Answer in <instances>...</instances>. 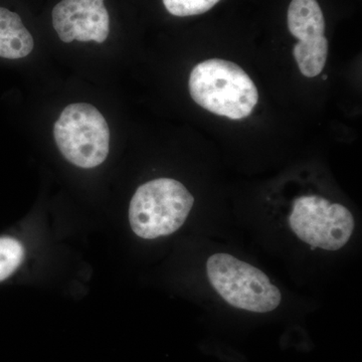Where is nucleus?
<instances>
[{
  "mask_svg": "<svg viewBox=\"0 0 362 362\" xmlns=\"http://www.w3.org/2000/svg\"><path fill=\"white\" fill-rule=\"evenodd\" d=\"M190 96L202 108L232 120L251 115L259 92L249 75L233 62L211 59L197 64L188 81Z\"/></svg>",
  "mask_w": 362,
  "mask_h": 362,
  "instance_id": "1",
  "label": "nucleus"
},
{
  "mask_svg": "<svg viewBox=\"0 0 362 362\" xmlns=\"http://www.w3.org/2000/svg\"><path fill=\"white\" fill-rule=\"evenodd\" d=\"M194 204V195L173 178H157L137 188L129 206L133 232L154 240L177 232Z\"/></svg>",
  "mask_w": 362,
  "mask_h": 362,
  "instance_id": "2",
  "label": "nucleus"
},
{
  "mask_svg": "<svg viewBox=\"0 0 362 362\" xmlns=\"http://www.w3.org/2000/svg\"><path fill=\"white\" fill-rule=\"evenodd\" d=\"M209 283L235 308L254 313L277 309L282 294L264 272L232 255L218 252L206 262Z\"/></svg>",
  "mask_w": 362,
  "mask_h": 362,
  "instance_id": "3",
  "label": "nucleus"
},
{
  "mask_svg": "<svg viewBox=\"0 0 362 362\" xmlns=\"http://www.w3.org/2000/svg\"><path fill=\"white\" fill-rule=\"evenodd\" d=\"M57 146L78 168L101 165L109 154L110 130L96 107L87 103L69 105L54 126Z\"/></svg>",
  "mask_w": 362,
  "mask_h": 362,
  "instance_id": "4",
  "label": "nucleus"
},
{
  "mask_svg": "<svg viewBox=\"0 0 362 362\" xmlns=\"http://www.w3.org/2000/svg\"><path fill=\"white\" fill-rule=\"evenodd\" d=\"M288 221L298 239L326 251L342 249L356 228L349 209L319 195H303L295 199Z\"/></svg>",
  "mask_w": 362,
  "mask_h": 362,
  "instance_id": "5",
  "label": "nucleus"
},
{
  "mask_svg": "<svg viewBox=\"0 0 362 362\" xmlns=\"http://www.w3.org/2000/svg\"><path fill=\"white\" fill-rule=\"evenodd\" d=\"M105 0H62L52 9V21L59 39L103 44L108 39V11Z\"/></svg>",
  "mask_w": 362,
  "mask_h": 362,
  "instance_id": "6",
  "label": "nucleus"
},
{
  "mask_svg": "<svg viewBox=\"0 0 362 362\" xmlns=\"http://www.w3.org/2000/svg\"><path fill=\"white\" fill-rule=\"evenodd\" d=\"M32 33L23 25L21 16L0 7V58L18 59L33 52Z\"/></svg>",
  "mask_w": 362,
  "mask_h": 362,
  "instance_id": "7",
  "label": "nucleus"
},
{
  "mask_svg": "<svg viewBox=\"0 0 362 362\" xmlns=\"http://www.w3.org/2000/svg\"><path fill=\"white\" fill-rule=\"evenodd\" d=\"M287 20L290 33L299 42L318 39L325 33V20L316 0H292Z\"/></svg>",
  "mask_w": 362,
  "mask_h": 362,
  "instance_id": "8",
  "label": "nucleus"
},
{
  "mask_svg": "<svg viewBox=\"0 0 362 362\" xmlns=\"http://www.w3.org/2000/svg\"><path fill=\"white\" fill-rule=\"evenodd\" d=\"M328 40L325 35L298 42L293 49L299 70L305 77L314 78L322 71L327 61Z\"/></svg>",
  "mask_w": 362,
  "mask_h": 362,
  "instance_id": "9",
  "label": "nucleus"
},
{
  "mask_svg": "<svg viewBox=\"0 0 362 362\" xmlns=\"http://www.w3.org/2000/svg\"><path fill=\"white\" fill-rule=\"evenodd\" d=\"M25 259V249L18 240L0 238V282L18 270Z\"/></svg>",
  "mask_w": 362,
  "mask_h": 362,
  "instance_id": "10",
  "label": "nucleus"
},
{
  "mask_svg": "<svg viewBox=\"0 0 362 362\" xmlns=\"http://www.w3.org/2000/svg\"><path fill=\"white\" fill-rule=\"evenodd\" d=\"M221 0H163L164 6L175 16H197L213 8Z\"/></svg>",
  "mask_w": 362,
  "mask_h": 362,
  "instance_id": "11",
  "label": "nucleus"
}]
</instances>
